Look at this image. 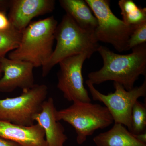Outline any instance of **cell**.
<instances>
[{
  "instance_id": "1",
  "label": "cell",
  "mask_w": 146,
  "mask_h": 146,
  "mask_svg": "<svg viewBox=\"0 0 146 146\" xmlns=\"http://www.w3.org/2000/svg\"><path fill=\"white\" fill-rule=\"evenodd\" d=\"M127 54L115 53L104 46L97 50L103 62L99 70L89 73V81L93 85L113 81L121 84L126 90L134 87L141 76H146V43L133 48Z\"/></svg>"
},
{
  "instance_id": "2",
  "label": "cell",
  "mask_w": 146,
  "mask_h": 146,
  "mask_svg": "<svg viewBox=\"0 0 146 146\" xmlns=\"http://www.w3.org/2000/svg\"><path fill=\"white\" fill-rule=\"evenodd\" d=\"M57 25L53 16L31 23L22 31L19 46L9 53L8 58L28 62L34 68H43L53 51Z\"/></svg>"
},
{
  "instance_id": "3",
  "label": "cell",
  "mask_w": 146,
  "mask_h": 146,
  "mask_svg": "<svg viewBox=\"0 0 146 146\" xmlns=\"http://www.w3.org/2000/svg\"><path fill=\"white\" fill-rule=\"evenodd\" d=\"M56 44L46 65L42 68V76L48 75L55 65L67 58L86 53L90 56L100 45L94 32L81 28L68 14L58 25L54 34Z\"/></svg>"
},
{
  "instance_id": "4",
  "label": "cell",
  "mask_w": 146,
  "mask_h": 146,
  "mask_svg": "<svg viewBox=\"0 0 146 146\" xmlns=\"http://www.w3.org/2000/svg\"><path fill=\"white\" fill-rule=\"evenodd\" d=\"M56 118L58 121H64L74 127L77 134V143L80 145L96 130L108 127L114 122L105 106L91 102H73L67 108L57 110Z\"/></svg>"
},
{
  "instance_id": "5",
  "label": "cell",
  "mask_w": 146,
  "mask_h": 146,
  "mask_svg": "<svg viewBox=\"0 0 146 146\" xmlns=\"http://www.w3.org/2000/svg\"><path fill=\"white\" fill-rule=\"evenodd\" d=\"M23 91L18 96L0 99V120L24 126L33 125L35 116L46 100L48 87L35 84Z\"/></svg>"
},
{
  "instance_id": "6",
  "label": "cell",
  "mask_w": 146,
  "mask_h": 146,
  "mask_svg": "<svg viewBox=\"0 0 146 146\" xmlns=\"http://www.w3.org/2000/svg\"><path fill=\"white\" fill-rule=\"evenodd\" d=\"M85 1L98 21L94 33L98 42L112 45L119 52L128 51L129 39L136 27L127 25L115 16L109 1Z\"/></svg>"
},
{
  "instance_id": "7",
  "label": "cell",
  "mask_w": 146,
  "mask_h": 146,
  "mask_svg": "<svg viewBox=\"0 0 146 146\" xmlns=\"http://www.w3.org/2000/svg\"><path fill=\"white\" fill-rule=\"evenodd\" d=\"M86 83L93 100L102 103L111 114L114 122L124 125L131 132L133 106L139 98L146 96V78L141 86H134L129 91L121 84L114 82L115 92L107 95L98 91L89 81L86 80Z\"/></svg>"
},
{
  "instance_id": "8",
  "label": "cell",
  "mask_w": 146,
  "mask_h": 146,
  "mask_svg": "<svg viewBox=\"0 0 146 146\" xmlns=\"http://www.w3.org/2000/svg\"><path fill=\"white\" fill-rule=\"evenodd\" d=\"M90 57L87 54L82 53L67 58L58 63L57 88L69 101L91 102L82 74L84 63Z\"/></svg>"
},
{
  "instance_id": "9",
  "label": "cell",
  "mask_w": 146,
  "mask_h": 146,
  "mask_svg": "<svg viewBox=\"0 0 146 146\" xmlns=\"http://www.w3.org/2000/svg\"><path fill=\"white\" fill-rule=\"evenodd\" d=\"M3 76L0 79V92H10L16 88L23 90L34 85L33 65L25 61L0 57Z\"/></svg>"
},
{
  "instance_id": "10",
  "label": "cell",
  "mask_w": 146,
  "mask_h": 146,
  "mask_svg": "<svg viewBox=\"0 0 146 146\" xmlns=\"http://www.w3.org/2000/svg\"><path fill=\"white\" fill-rule=\"evenodd\" d=\"M55 6L54 0H12L8 19L12 27L22 32L33 18L52 12Z\"/></svg>"
},
{
  "instance_id": "11",
  "label": "cell",
  "mask_w": 146,
  "mask_h": 146,
  "mask_svg": "<svg viewBox=\"0 0 146 146\" xmlns=\"http://www.w3.org/2000/svg\"><path fill=\"white\" fill-rule=\"evenodd\" d=\"M57 110L52 98L46 100L42 110L34 117V121L41 126L44 131L48 146H64L68 137L65 129L56 118Z\"/></svg>"
},
{
  "instance_id": "12",
  "label": "cell",
  "mask_w": 146,
  "mask_h": 146,
  "mask_svg": "<svg viewBox=\"0 0 146 146\" xmlns=\"http://www.w3.org/2000/svg\"><path fill=\"white\" fill-rule=\"evenodd\" d=\"M0 136L19 146H48L44 131L38 124L24 126L0 120Z\"/></svg>"
},
{
  "instance_id": "13",
  "label": "cell",
  "mask_w": 146,
  "mask_h": 146,
  "mask_svg": "<svg viewBox=\"0 0 146 146\" xmlns=\"http://www.w3.org/2000/svg\"><path fill=\"white\" fill-rule=\"evenodd\" d=\"M96 146H146L138 141L124 125L115 123L109 130L93 138Z\"/></svg>"
},
{
  "instance_id": "14",
  "label": "cell",
  "mask_w": 146,
  "mask_h": 146,
  "mask_svg": "<svg viewBox=\"0 0 146 146\" xmlns=\"http://www.w3.org/2000/svg\"><path fill=\"white\" fill-rule=\"evenodd\" d=\"M60 6L81 28L94 32L98 21L91 9L83 0H60Z\"/></svg>"
},
{
  "instance_id": "15",
  "label": "cell",
  "mask_w": 146,
  "mask_h": 146,
  "mask_svg": "<svg viewBox=\"0 0 146 146\" xmlns=\"http://www.w3.org/2000/svg\"><path fill=\"white\" fill-rule=\"evenodd\" d=\"M118 5L122 21L127 25L136 27L146 22V8L140 7L132 0H120Z\"/></svg>"
},
{
  "instance_id": "16",
  "label": "cell",
  "mask_w": 146,
  "mask_h": 146,
  "mask_svg": "<svg viewBox=\"0 0 146 146\" xmlns=\"http://www.w3.org/2000/svg\"><path fill=\"white\" fill-rule=\"evenodd\" d=\"M22 37V32L12 26L6 30L0 31V57L18 48Z\"/></svg>"
},
{
  "instance_id": "17",
  "label": "cell",
  "mask_w": 146,
  "mask_h": 146,
  "mask_svg": "<svg viewBox=\"0 0 146 146\" xmlns=\"http://www.w3.org/2000/svg\"><path fill=\"white\" fill-rule=\"evenodd\" d=\"M146 105L137 101L132 108L131 116V131L133 135L146 131Z\"/></svg>"
},
{
  "instance_id": "18",
  "label": "cell",
  "mask_w": 146,
  "mask_h": 146,
  "mask_svg": "<svg viewBox=\"0 0 146 146\" xmlns=\"http://www.w3.org/2000/svg\"><path fill=\"white\" fill-rule=\"evenodd\" d=\"M146 42V22L137 26L133 30L129 39L128 50Z\"/></svg>"
},
{
  "instance_id": "19",
  "label": "cell",
  "mask_w": 146,
  "mask_h": 146,
  "mask_svg": "<svg viewBox=\"0 0 146 146\" xmlns=\"http://www.w3.org/2000/svg\"><path fill=\"white\" fill-rule=\"evenodd\" d=\"M10 22L5 12L0 11V31L6 30L11 27Z\"/></svg>"
},
{
  "instance_id": "20",
  "label": "cell",
  "mask_w": 146,
  "mask_h": 146,
  "mask_svg": "<svg viewBox=\"0 0 146 146\" xmlns=\"http://www.w3.org/2000/svg\"><path fill=\"white\" fill-rule=\"evenodd\" d=\"M0 146H19L16 143L0 136Z\"/></svg>"
},
{
  "instance_id": "21",
  "label": "cell",
  "mask_w": 146,
  "mask_h": 146,
  "mask_svg": "<svg viewBox=\"0 0 146 146\" xmlns=\"http://www.w3.org/2000/svg\"><path fill=\"white\" fill-rule=\"evenodd\" d=\"M11 1L0 0V11L5 12L10 7Z\"/></svg>"
},
{
  "instance_id": "22",
  "label": "cell",
  "mask_w": 146,
  "mask_h": 146,
  "mask_svg": "<svg viewBox=\"0 0 146 146\" xmlns=\"http://www.w3.org/2000/svg\"><path fill=\"white\" fill-rule=\"evenodd\" d=\"M134 136L138 141H140L141 143H143L146 144V131L143 132V133L134 135Z\"/></svg>"
},
{
  "instance_id": "23",
  "label": "cell",
  "mask_w": 146,
  "mask_h": 146,
  "mask_svg": "<svg viewBox=\"0 0 146 146\" xmlns=\"http://www.w3.org/2000/svg\"><path fill=\"white\" fill-rule=\"evenodd\" d=\"M3 71L2 69L1 64V61H0V79L1 78L2 74Z\"/></svg>"
}]
</instances>
